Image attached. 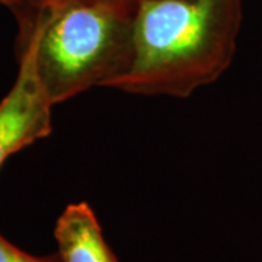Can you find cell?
<instances>
[{"instance_id":"cell-7","label":"cell","mask_w":262,"mask_h":262,"mask_svg":"<svg viewBox=\"0 0 262 262\" xmlns=\"http://www.w3.org/2000/svg\"><path fill=\"white\" fill-rule=\"evenodd\" d=\"M34 2H92V0H34Z\"/></svg>"},{"instance_id":"cell-4","label":"cell","mask_w":262,"mask_h":262,"mask_svg":"<svg viewBox=\"0 0 262 262\" xmlns=\"http://www.w3.org/2000/svg\"><path fill=\"white\" fill-rule=\"evenodd\" d=\"M61 262H118L88 203H75L58 215L54 229Z\"/></svg>"},{"instance_id":"cell-6","label":"cell","mask_w":262,"mask_h":262,"mask_svg":"<svg viewBox=\"0 0 262 262\" xmlns=\"http://www.w3.org/2000/svg\"><path fill=\"white\" fill-rule=\"evenodd\" d=\"M24 0H0V6H5V8H9V9H13L16 8L18 5H20Z\"/></svg>"},{"instance_id":"cell-1","label":"cell","mask_w":262,"mask_h":262,"mask_svg":"<svg viewBox=\"0 0 262 262\" xmlns=\"http://www.w3.org/2000/svg\"><path fill=\"white\" fill-rule=\"evenodd\" d=\"M241 22L242 0H139L131 67L111 89L189 98L232 64Z\"/></svg>"},{"instance_id":"cell-3","label":"cell","mask_w":262,"mask_h":262,"mask_svg":"<svg viewBox=\"0 0 262 262\" xmlns=\"http://www.w3.org/2000/svg\"><path fill=\"white\" fill-rule=\"evenodd\" d=\"M19 69L15 83L0 101V169L12 155L46 139L53 131V103L35 67L32 50L18 47Z\"/></svg>"},{"instance_id":"cell-5","label":"cell","mask_w":262,"mask_h":262,"mask_svg":"<svg viewBox=\"0 0 262 262\" xmlns=\"http://www.w3.org/2000/svg\"><path fill=\"white\" fill-rule=\"evenodd\" d=\"M0 262H61L58 255L48 258H38L20 251L0 234Z\"/></svg>"},{"instance_id":"cell-2","label":"cell","mask_w":262,"mask_h":262,"mask_svg":"<svg viewBox=\"0 0 262 262\" xmlns=\"http://www.w3.org/2000/svg\"><path fill=\"white\" fill-rule=\"evenodd\" d=\"M139 0L34 2L13 13L18 47L32 50L38 77L53 105L91 88H110L131 67Z\"/></svg>"}]
</instances>
